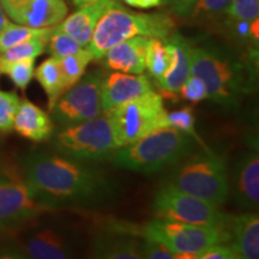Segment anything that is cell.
<instances>
[{
	"label": "cell",
	"instance_id": "obj_1",
	"mask_svg": "<svg viewBox=\"0 0 259 259\" xmlns=\"http://www.w3.org/2000/svg\"><path fill=\"white\" fill-rule=\"evenodd\" d=\"M23 170L25 183L50 210L93 209L111 202L114 196L108 177L88 161L38 153L25 158Z\"/></svg>",
	"mask_w": 259,
	"mask_h": 259
},
{
	"label": "cell",
	"instance_id": "obj_2",
	"mask_svg": "<svg viewBox=\"0 0 259 259\" xmlns=\"http://www.w3.org/2000/svg\"><path fill=\"white\" fill-rule=\"evenodd\" d=\"M191 74L199 77L208 99L227 108L238 106L253 88V72L244 61L219 48H191Z\"/></svg>",
	"mask_w": 259,
	"mask_h": 259
},
{
	"label": "cell",
	"instance_id": "obj_3",
	"mask_svg": "<svg viewBox=\"0 0 259 259\" xmlns=\"http://www.w3.org/2000/svg\"><path fill=\"white\" fill-rule=\"evenodd\" d=\"M192 147L191 136L171 126H163L135 143L119 148L109 158L120 168L149 174L176 164L190 153Z\"/></svg>",
	"mask_w": 259,
	"mask_h": 259
},
{
	"label": "cell",
	"instance_id": "obj_4",
	"mask_svg": "<svg viewBox=\"0 0 259 259\" xmlns=\"http://www.w3.org/2000/svg\"><path fill=\"white\" fill-rule=\"evenodd\" d=\"M173 30L174 22L168 15L135 14L115 3L99 19L85 48L93 59H102L113 46L127 38L141 35L167 40Z\"/></svg>",
	"mask_w": 259,
	"mask_h": 259
},
{
	"label": "cell",
	"instance_id": "obj_5",
	"mask_svg": "<svg viewBox=\"0 0 259 259\" xmlns=\"http://www.w3.org/2000/svg\"><path fill=\"white\" fill-rule=\"evenodd\" d=\"M56 148L64 156L80 161H101L120 148L113 128L111 118L102 114L65 126L56 138Z\"/></svg>",
	"mask_w": 259,
	"mask_h": 259
},
{
	"label": "cell",
	"instance_id": "obj_6",
	"mask_svg": "<svg viewBox=\"0 0 259 259\" xmlns=\"http://www.w3.org/2000/svg\"><path fill=\"white\" fill-rule=\"evenodd\" d=\"M168 184L216 206L229 194L225 161L210 153L197 154L184 162L171 174Z\"/></svg>",
	"mask_w": 259,
	"mask_h": 259
},
{
	"label": "cell",
	"instance_id": "obj_7",
	"mask_svg": "<svg viewBox=\"0 0 259 259\" xmlns=\"http://www.w3.org/2000/svg\"><path fill=\"white\" fill-rule=\"evenodd\" d=\"M142 236L163 244L177 259H197L210 246L227 244L229 239L226 228L187 225L158 218L143 227Z\"/></svg>",
	"mask_w": 259,
	"mask_h": 259
},
{
	"label": "cell",
	"instance_id": "obj_8",
	"mask_svg": "<svg viewBox=\"0 0 259 259\" xmlns=\"http://www.w3.org/2000/svg\"><path fill=\"white\" fill-rule=\"evenodd\" d=\"M106 113L111 118L120 148L135 143L154 130L168 126L163 99L154 90Z\"/></svg>",
	"mask_w": 259,
	"mask_h": 259
},
{
	"label": "cell",
	"instance_id": "obj_9",
	"mask_svg": "<svg viewBox=\"0 0 259 259\" xmlns=\"http://www.w3.org/2000/svg\"><path fill=\"white\" fill-rule=\"evenodd\" d=\"M153 206L156 218L187 225L226 228L228 221V216L220 211L216 205L181 192L170 184L157 191Z\"/></svg>",
	"mask_w": 259,
	"mask_h": 259
},
{
	"label": "cell",
	"instance_id": "obj_10",
	"mask_svg": "<svg viewBox=\"0 0 259 259\" xmlns=\"http://www.w3.org/2000/svg\"><path fill=\"white\" fill-rule=\"evenodd\" d=\"M103 77L105 73L101 70H95L65 92L51 109L53 120L65 127L102 114L101 87Z\"/></svg>",
	"mask_w": 259,
	"mask_h": 259
},
{
	"label": "cell",
	"instance_id": "obj_11",
	"mask_svg": "<svg viewBox=\"0 0 259 259\" xmlns=\"http://www.w3.org/2000/svg\"><path fill=\"white\" fill-rule=\"evenodd\" d=\"M51 211L38 202L25 180L0 174V233Z\"/></svg>",
	"mask_w": 259,
	"mask_h": 259
},
{
	"label": "cell",
	"instance_id": "obj_12",
	"mask_svg": "<svg viewBox=\"0 0 259 259\" xmlns=\"http://www.w3.org/2000/svg\"><path fill=\"white\" fill-rule=\"evenodd\" d=\"M72 238L54 228H41L10 242L0 257L32 259H66L74 253Z\"/></svg>",
	"mask_w": 259,
	"mask_h": 259
},
{
	"label": "cell",
	"instance_id": "obj_13",
	"mask_svg": "<svg viewBox=\"0 0 259 259\" xmlns=\"http://www.w3.org/2000/svg\"><path fill=\"white\" fill-rule=\"evenodd\" d=\"M0 4L10 18L32 28L57 27L69 11L64 0H0Z\"/></svg>",
	"mask_w": 259,
	"mask_h": 259
},
{
	"label": "cell",
	"instance_id": "obj_14",
	"mask_svg": "<svg viewBox=\"0 0 259 259\" xmlns=\"http://www.w3.org/2000/svg\"><path fill=\"white\" fill-rule=\"evenodd\" d=\"M233 193L239 208L254 211L259 205V156L257 148L246 151L233 171Z\"/></svg>",
	"mask_w": 259,
	"mask_h": 259
},
{
	"label": "cell",
	"instance_id": "obj_15",
	"mask_svg": "<svg viewBox=\"0 0 259 259\" xmlns=\"http://www.w3.org/2000/svg\"><path fill=\"white\" fill-rule=\"evenodd\" d=\"M153 90L148 77L143 73L113 72L105 74L101 87L103 112H108L122 103L131 101Z\"/></svg>",
	"mask_w": 259,
	"mask_h": 259
},
{
	"label": "cell",
	"instance_id": "obj_16",
	"mask_svg": "<svg viewBox=\"0 0 259 259\" xmlns=\"http://www.w3.org/2000/svg\"><path fill=\"white\" fill-rule=\"evenodd\" d=\"M229 239L226 245L234 251L238 259L259 257V219L253 212L232 216L226 223Z\"/></svg>",
	"mask_w": 259,
	"mask_h": 259
},
{
	"label": "cell",
	"instance_id": "obj_17",
	"mask_svg": "<svg viewBox=\"0 0 259 259\" xmlns=\"http://www.w3.org/2000/svg\"><path fill=\"white\" fill-rule=\"evenodd\" d=\"M115 3H118V0H97L78 6L79 9L69 17H65L56 29L66 32L78 42L80 46L85 48L92 40L93 32L99 19Z\"/></svg>",
	"mask_w": 259,
	"mask_h": 259
},
{
	"label": "cell",
	"instance_id": "obj_18",
	"mask_svg": "<svg viewBox=\"0 0 259 259\" xmlns=\"http://www.w3.org/2000/svg\"><path fill=\"white\" fill-rule=\"evenodd\" d=\"M150 38L139 35L119 42L105 54L103 64L108 69L124 73H143Z\"/></svg>",
	"mask_w": 259,
	"mask_h": 259
},
{
	"label": "cell",
	"instance_id": "obj_19",
	"mask_svg": "<svg viewBox=\"0 0 259 259\" xmlns=\"http://www.w3.org/2000/svg\"><path fill=\"white\" fill-rule=\"evenodd\" d=\"M167 42L169 44L171 51V63L166 73L162 76L160 80H157V84L162 93L174 97L179 95L181 85L191 76V48L192 46L186 38L179 34L170 35L167 38Z\"/></svg>",
	"mask_w": 259,
	"mask_h": 259
},
{
	"label": "cell",
	"instance_id": "obj_20",
	"mask_svg": "<svg viewBox=\"0 0 259 259\" xmlns=\"http://www.w3.org/2000/svg\"><path fill=\"white\" fill-rule=\"evenodd\" d=\"M142 242L132 238L131 231H115L96 236L93 245V257L106 259L142 258Z\"/></svg>",
	"mask_w": 259,
	"mask_h": 259
},
{
	"label": "cell",
	"instance_id": "obj_21",
	"mask_svg": "<svg viewBox=\"0 0 259 259\" xmlns=\"http://www.w3.org/2000/svg\"><path fill=\"white\" fill-rule=\"evenodd\" d=\"M14 128L16 132L30 141L41 142L52 135L53 122L46 112L28 100H24L19 103L15 115Z\"/></svg>",
	"mask_w": 259,
	"mask_h": 259
},
{
	"label": "cell",
	"instance_id": "obj_22",
	"mask_svg": "<svg viewBox=\"0 0 259 259\" xmlns=\"http://www.w3.org/2000/svg\"><path fill=\"white\" fill-rule=\"evenodd\" d=\"M34 76L36 77L37 82L41 84V87L46 92L48 97V108L51 111L53 106L56 105L58 99L65 93L64 78L59 66V61L54 57L48 58L35 70Z\"/></svg>",
	"mask_w": 259,
	"mask_h": 259
},
{
	"label": "cell",
	"instance_id": "obj_23",
	"mask_svg": "<svg viewBox=\"0 0 259 259\" xmlns=\"http://www.w3.org/2000/svg\"><path fill=\"white\" fill-rule=\"evenodd\" d=\"M171 63V51L167 40L151 37L145 58V69L155 80H160Z\"/></svg>",
	"mask_w": 259,
	"mask_h": 259
},
{
	"label": "cell",
	"instance_id": "obj_24",
	"mask_svg": "<svg viewBox=\"0 0 259 259\" xmlns=\"http://www.w3.org/2000/svg\"><path fill=\"white\" fill-rule=\"evenodd\" d=\"M54 28L56 27L32 28L23 24H14L10 22L8 27L0 34V52L8 50V48L15 46V45L21 44V42L31 40V38L41 37L50 40L54 31Z\"/></svg>",
	"mask_w": 259,
	"mask_h": 259
},
{
	"label": "cell",
	"instance_id": "obj_25",
	"mask_svg": "<svg viewBox=\"0 0 259 259\" xmlns=\"http://www.w3.org/2000/svg\"><path fill=\"white\" fill-rule=\"evenodd\" d=\"M92 60H94L92 53L87 48H83L82 51L71 54V56L58 59L61 73H63L65 92H67L71 87H73L82 78Z\"/></svg>",
	"mask_w": 259,
	"mask_h": 259
},
{
	"label": "cell",
	"instance_id": "obj_26",
	"mask_svg": "<svg viewBox=\"0 0 259 259\" xmlns=\"http://www.w3.org/2000/svg\"><path fill=\"white\" fill-rule=\"evenodd\" d=\"M35 72V58L15 61H0V73L8 74L19 89L24 90L31 82Z\"/></svg>",
	"mask_w": 259,
	"mask_h": 259
},
{
	"label": "cell",
	"instance_id": "obj_27",
	"mask_svg": "<svg viewBox=\"0 0 259 259\" xmlns=\"http://www.w3.org/2000/svg\"><path fill=\"white\" fill-rule=\"evenodd\" d=\"M48 40L47 38H31V40L21 42L8 50L0 52V61H15L24 58H35L41 56L45 52Z\"/></svg>",
	"mask_w": 259,
	"mask_h": 259
},
{
	"label": "cell",
	"instance_id": "obj_28",
	"mask_svg": "<svg viewBox=\"0 0 259 259\" xmlns=\"http://www.w3.org/2000/svg\"><path fill=\"white\" fill-rule=\"evenodd\" d=\"M225 14L234 23H252L259 17V0H233Z\"/></svg>",
	"mask_w": 259,
	"mask_h": 259
},
{
	"label": "cell",
	"instance_id": "obj_29",
	"mask_svg": "<svg viewBox=\"0 0 259 259\" xmlns=\"http://www.w3.org/2000/svg\"><path fill=\"white\" fill-rule=\"evenodd\" d=\"M47 44L48 52L52 54V57L58 58V59L77 53L84 48L72 36H70L64 31L57 30L56 28H54L53 34H52Z\"/></svg>",
	"mask_w": 259,
	"mask_h": 259
},
{
	"label": "cell",
	"instance_id": "obj_30",
	"mask_svg": "<svg viewBox=\"0 0 259 259\" xmlns=\"http://www.w3.org/2000/svg\"><path fill=\"white\" fill-rule=\"evenodd\" d=\"M21 103L16 93L0 90V131L9 132L14 128L15 115Z\"/></svg>",
	"mask_w": 259,
	"mask_h": 259
},
{
	"label": "cell",
	"instance_id": "obj_31",
	"mask_svg": "<svg viewBox=\"0 0 259 259\" xmlns=\"http://www.w3.org/2000/svg\"><path fill=\"white\" fill-rule=\"evenodd\" d=\"M166 119L168 126L179 130L192 138H197V134L194 131V116L189 107L181 108L180 111L167 113Z\"/></svg>",
	"mask_w": 259,
	"mask_h": 259
},
{
	"label": "cell",
	"instance_id": "obj_32",
	"mask_svg": "<svg viewBox=\"0 0 259 259\" xmlns=\"http://www.w3.org/2000/svg\"><path fill=\"white\" fill-rule=\"evenodd\" d=\"M233 0H198L191 15L194 18H210L223 14Z\"/></svg>",
	"mask_w": 259,
	"mask_h": 259
},
{
	"label": "cell",
	"instance_id": "obj_33",
	"mask_svg": "<svg viewBox=\"0 0 259 259\" xmlns=\"http://www.w3.org/2000/svg\"><path fill=\"white\" fill-rule=\"evenodd\" d=\"M179 95L191 102H199L208 99V90L199 77L191 74L181 85Z\"/></svg>",
	"mask_w": 259,
	"mask_h": 259
},
{
	"label": "cell",
	"instance_id": "obj_34",
	"mask_svg": "<svg viewBox=\"0 0 259 259\" xmlns=\"http://www.w3.org/2000/svg\"><path fill=\"white\" fill-rule=\"evenodd\" d=\"M142 258L147 259H177V255L161 242L144 239L141 245Z\"/></svg>",
	"mask_w": 259,
	"mask_h": 259
},
{
	"label": "cell",
	"instance_id": "obj_35",
	"mask_svg": "<svg viewBox=\"0 0 259 259\" xmlns=\"http://www.w3.org/2000/svg\"><path fill=\"white\" fill-rule=\"evenodd\" d=\"M197 259H238V255L228 245L216 244L203 251Z\"/></svg>",
	"mask_w": 259,
	"mask_h": 259
},
{
	"label": "cell",
	"instance_id": "obj_36",
	"mask_svg": "<svg viewBox=\"0 0 259 259\" xmlns=\"http://www.w3.org/2000/svg\"><path fill=\"white\" fill-rule=\"evenodd\" d=\"M162 2L169 5L171 11L176 15L181 16V17H186V16L191 15L193 8L198 3V0H162Z\"/></svg>",
	"mask_w": 259,
	"mask_h": 259
},
{
	"label": "cell",
	"instance_id": "obj_37",
	"mask_svg": "<svg viewBox=\"0 0 259 259\" xmlns=\"http://www.w3.org/2000/svg\"><path fill=\"white\" fill-rule=\"evenodd\" d=\"M162 3V0H138V8L151 9L156 8Z\"/></svg>",
	"mask_w": 259,
	"mask_h": 259
},
{
	"label": "cell",
	"instance_id": "obj_38",
	"mask_svg": "<svg viewBox=\"0 0 259 259\" xmlns=\"http://www.w3.org/2000/svg\"><path fill=\"white\" fill-rule=\"evenodd\" d=\"M9 23H10V21L8 18V15L5 14L4 9H3L2 4H0V34H2V31L4 30L6 27H8Z\"/></svg>",
	"mask_w": 259,
	"mask_h": 259
},
{
	"label": "cell",
	"instance_id": "obj_39",
	"mask_svg": "<svg viewBox=\"0 0 259 259\" xmlns=\"http://www.w3.org/2000/svg\"><path fill=\"white\" fill-rule=\"evenodd\" d=\"M76 6H82L84 4H88V3H93V2H97V0H71Z\"/></svg>",
	"mask_w": 259,
	"mask_h": 259
},
{
	"label": "cell",
	"instance_id": "obj_40",
	"mask_svg": "<svg viewBox=\"0 0 259 259\" xmlns=\"http://www.w3.org/2000/svg\"><path fill=\"white\" fill-rule=\"evenodd\" d=\"M124 2L130 6H135V8H138V0H124Z\"/></svg>",
	"mask_w": 259,
	"mask_h": 259
}]
</instances>
